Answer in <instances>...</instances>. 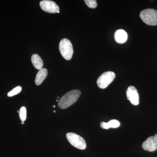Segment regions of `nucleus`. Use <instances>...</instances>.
<instances>
[{
	"label": "nucleus",
	"instance_id": "f03ea898",
	"mask_svg": "<svg viewBox=\"0 0 157 157\" xmlns=\"http://www.w3.org/2000/svg\"><path fill=\"white\" fill-rule=\"evenodd\" d=\"M59 50L62 56L67 60L72 59L73 53L72 43L67 39H62L59 44Z\"/></svg>",
	"mask_w": 157,
	"mask_h": 157
},
{
	"label": "nucleus",
	"instance_id": "6e6552de",
	"mask_svg": "<svg viewBox=\"0 0 157 157\" xmlns=\"http://www.w3.org/2000/svg\"><path fill=\"white\" fill-rule=\"evenodd\" d=\"M144 150L150 152L154 151L157 149V134L155 136L149 137L142 145Z\"/></svg>",
	"mask_w": 157,
	"mask_h": 157
},
{
	"label": "nucleus",
	"instance_id": "dca6fc26",
	"mask_svg": "<svg viewBox=\"0 0 157 157\" xmlns=\"http://www.w3.org/2000/svg\"><path fill=\"white\" fill-rule=\"evenodd\" d=\"M101 127L102 128L104 129H108L109 128L108 123L104 122H102L101 123Z\"/></svg>",
	"mask_w": 157,
	"mask_h": 157
},
{
	"label": "nucleus",
	"instance_id": "ddd939ff",
	"mask_svg": "<svg viewBox=\"0 0 157 157\" xmlns=\"http://www.w3.org/2000/svg\"><path fill=\"white\" fill-rule=\"evenodd\" d=\"M21 90H22V88L21 86H17L8 93V96L9 97H11L16 95L17 94H19L21 92Z\"/></svg>",
	"mask_w": 157,
	"mask_h": 157
},
{
	"label": "nucleus",
	"instance_id": "f3484780",
	"mask_svg": "<svg viewBox=\"0 0 157 157\" xmlns=\"http://www.w3.org/2000/svg\"><path fill=\"white\" fill-rule=\"evenodd\" d=\"M24 121H21V124H24Z\"/></svg>",
	"mask_w": 157,
	"mask_h": 157
},
{
	"label": "nucleus",
	"instance_id": "0eeeda50",
	"mask_svg": "<svg viewBox=\"0 0 157 157\" xmlns=\"http://www.w3.org/2000/svg\"><path fill=\"white\" fill-rule=\"evenodd\" d=\"M128 100L130 101L133 105L137 106L139 104V96L138 91L134 86L128 87L126 92Z\"/></svg>",
	"mask_w": 157,
	"mask_h": 157
},
{
	"label": "nucleus",
	"instance_id": "2eb2a0df",
	"mask_svg": "<svg viewBox=\"0 0 157 157\" xmlns=\"http://www.w3.org/2000/svg\"><path fill=\"white\" fill-rule=\"evenodd\" d=\"M108 124L109 128H118L120 126V123L117 120H112L109 121Z\"/></svg>",
	"mask_w": 157,
	"mask_h": 157
},
{
	"label": "nucleus",
	"instance_id": "9d476101",
	"mask_svg": "<svg viewBox=\"0 0 157 157\" xmlns=\"http://www.w3.org/2000/svg\"><path fill=\"white\" fill-rule=\"evenodd\" d=\"M47 75H48V71L45 68H42L39 70L35 79L36 84L38 86L42 84V82L47 77Z\"/></svg>",
	"mask_w": 157,
	"mask_h": 157
},
{
	"label": "nucleus",
	"instance_id": "1a4fd4ad",
	"mask_svg": "<svg viewBox=\"0 0 157 157\" xmlns=\"http://www.w3.org/2000/svg\"><path fill=\"white\" fill-rule=\"evenodd\" d=\"M114 38L117 42L123 44L126 42L128 39V34L124 30H117L114 34Z\"/></svg>",
	"mask_w": 157,
	"mask_h": 157
},
{
	"label": "nucleus",
	"instance_id": "20e7f679",
	"mask_svg": "<svg viewBox=\"0 0 157 157\" xmlns=\"http://www.w3.org/2000/svg\"><path fill=\"white\" fill-rule=\"evenodd\" d=\"M115 73L111 71L105 72L99 76L97 80V84L100 88H106L115 78Z\"/></svg>",
	"mask_w": 157,
	"mask_h": 157
},
{
	"label": "nucleus",
	"instance_id": "f257e3e1",
	"mask_svg": "<svg viewBox=\"0 0 157 157\" xmlns=\"http://www.w3.org/2000/svg\"><path fill=\"white\" fill-rule=\"evenodd\" d=\"M81 92L78 90H73L67 93L59 100L58 106L61 109H66L78 101Z\"/></svg>",
	"mask_w": 157,
	"mask_h": 157
},
{
	"label": "nucleus",
	"instance_id": "423d86ee",
	"mask_svg": "<svg viewBox=\"0 0 157 157\" xmlns=\"http://www.w3.org/2000/svg\"><path fill=\"white\" fill-rule=\"evenodd\" d=\"M40 6L42 10L49 13H56L59 11L58 6L53 1L44 0L40 2Z\"/></svg>",
	"mask_w": 157,
	"mask_h": 157
},
{
	"label": "nucleus",
	"instance_id": "f8f14e48",
	"mask_svg": "<svg viewBox=\"0 0 157 157\" xmlns=\"http://www.w3.org/2000/svg\"><path fill=\"white\" fill-rule=\"evenodd\" d=\"M20 118L21 121H24L26 119V109L25 107H22L20 108L19 112Z\"/></svg>",
	"mask_w": 157,
	"mask_h": 157
},
{
	"label": "nucleus",
	"instance_id": "a211bd4d",
	"mask_svg": "<svg viewBox=\"0 0 157 157\" xmlns=\"http://www.w3.org/2000/svg\"><path fill=\"white\" fill-rule=\"evenodd\" d=\"M57 13H59V11H58L57 12Z\"/></svg>",
	"mask_w": 157,
	"mask_h": 157
},
{
	"label": "nucleus",
	"instance_id": "9b49d317",
	"mask_svg": "<svg viewBox=\"0 0 157 157\" xmlns=\"http://www.w3.org/2000/svg\"><path fill=\"white\" fill-rule=\"evenodd\" d=\"M31 60L35 68L39 70L42 69L43 66V61L38 54L33 55L31 57Z\"/></svg>",
	"mask_w": 157,
	"mask_h": 157
},
{
	"label": "nucleus",
	"instance_id": "4468645a",
	"mask_svg": "<svg viewBox=\"0 0 157 157\" xmlns=\"http://www.w3.org/2000/svg\"><path fill=\"white\" fill-rule=\"evenodd\" d=\"M84 2L86 6L91 9H95L98 6L96 0H85Z\"/></svg>",
	"mask_w": 157,
	"mask_h": 157
},
{
	"label": "nucleus",
	"instance_id": "7ed1b4c3",
	"mask_svg": "<svg viewBox=\"0 0 157 157\" xmlns=\"http://www.w3.org/2000/svg\"><path fill=\"white\" fill-rule=\"evenodd\" d=\"M140 17L143 22L148 25H157V11L153 9H146L141 11Z\"/></svg>",
	"mask_w": 157,
	"mask_h": 157
},
{
	"label": "nucleus",
	"instance_id": "39448f33",
	"mask_svg": "<svg viewBox=\"0 0 157 157\" xmlns=\"http://www.w3.org/2000/svg\"><path fill=\"white\" fill-rule=\"evenodd\" d=\"M67 139L73 146L79 149L84 150L86 148V144L84 139L77 134L68 133L66 135Z\"/></svg>",
	"mask_w": 157,
	"mask_h": 157
}]
</instances>
